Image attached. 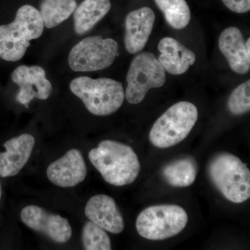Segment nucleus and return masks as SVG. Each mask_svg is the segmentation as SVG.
<instances>
[{
  "mask_svg": "<svg viewBox=\"0 0 250 250\" xmlns=\"http://www.w3.org/2000/svg\"><path fill=\"white\" fill-rule=\"evenodd\" d=\"M88 158L105 182L123 187L132 184L141 172V164L132 147L117 141H102Z\"/></svg>",
  "mask_w": 250,
  "mask_h": 250,
  "instance_id": "obj_1",
  "label": "nucleus"
},
{
  "mask_svg": "<svg viewBox=\"0 0 250 250\" xmlns=\"http://www.w3.org/2000/svg\"><path fill=\"white\" fill-rule=\"evenodd\" d=\"M44 26L40 12L35 7L21 6L12 22L0 26V58L6 62L21 60L30 41L42 35Z\"/></svg>",
  "mask_w": 250,
  "mask_h": 250,
  "instance_id": "obj_2",
  "label": "nucleus"
},
{
  "mask_svg": "<svg viewBox=\"0 0 250 250\" xmlns=\"http://www.w3.org/2000/svg\"><path fill=\"white\" fill-rule=\"evenodd\" d=\"M70 88L95 116L113 114L121 107L125 98L123 84L111 79L77 77L72 81Z\"/></svg>",
  "mask_w": 250,
  "mask_h": 250,
  "instance_id": "obj_3",
  "label": "nucleus"
},
{
  "mask_svg": "<svg viewBox=\"0 0 250 250\" xmlns=\"http://www.w3.org/2000/svg\"><path fill=\"white\" fill-rule=\"evenodd\" d=\"M210 180L225 198L243 203L250 197V171L246 164L229 153L217 154L208 165Z\"/></svg>",
  "mask_w": 250,
  "mask_h": 250,
  "instance_id": "obj_4",
  "label": "nucleus"
},
{
  "mask_svg": "<svg viewBox=\"0 0 250 250\" xmlns=\"http://www.w3.org/2000/svg\"><path fill=\"white\" fill-rule=\"evenodd\" d=\"M198 110L189 102H179L161 115L149 132L153 146L161 149L173 147L188 136L196 124Z\"/></svg>",
  "mask_w": 250,
  "mask_h": 250,
  "instance_id": "obj_5",
  "label": "nucleus"
},
{
  "mask_svg": "<svg viewBox=\"0 0 250 250\" xmlns=\"http://www.w3.org/2000/svg\"><path fill=\"white\" fill-rule=\"evenodd\" d=\"M188 220L187 211L178 205L152 206L140 213L136 228L140 236L146 239L163 241L182 232Z\"/></svg>",
  "mask_w": 250,
  "mask_h": 250,
  "instance_id": "obj_6",
  "label": "nucleus"
},
{
  "mask_svg": "<svg viewBox=\"0 0 250 250\" xmlns=\"http://www.w3.org/2000/svg\"><path fill=\"white\" fill-rule=\"evenodd\" d=\"M166 79L165 70L154 54H139L131 62L126 76V101L131 104L141 103L149 90L165 84Z\"/></svg>",
  "mask_w": 250,
  "mask_h": 250,
  "instance_id": "obj_7",
  "label": "nucleus"
},
{
  "mask_svg": "<svg viewBox=\"0 0 250 250\" xmlns=\"http://www.w3.org/2000/svg\"><path fill=\"white\" fill-rule=\"evenodd\" d=\"M118 55L116 41L101 36H90L72 47L68 63L73 71H98L111 66Z\"/></svg>",
  "mask_w": 250,
  "mask_h": 250,
  "instance_id": "obj_8",
  "label": "nucleus"
},
{
  "mask_svg": "<svg viewBox=\"0 0 250 250\" xmlns=\"http://www.w3.org/2000/svg\"><path fill=\"white\" fill-rule=\"evenodd\" d=\"M21 216L28 228L45 235L55 243H67L71 238L72 228L66 218L48 213L38 206L24 207Z\"/></svg>",
  "mask_w": 250,
  "mask_h": 250,
  "instance_id": "obj_9",
  "label": "nucleus"
},
{
  "mask_svg": "<svg viewBox=\"0 0 250 250\" xmlns=\"http://www.w3.org/2000/svg\"><path fill=\"white\" fill-rule=\"evenodd\" d=\"M11 79L20 88L16 100L26 108L29 107L33 99L45 100L52 93V83L46 78L44 69L40 66L21 65L13 72Z\"/></svg>",
  "mask_w": 250,
  "mask_h": 250,
  "instance_id": "obj_10",
  "label": "nucleus"
},
{
  "mask_svg": "<svg viewBox=\"0 0 250 250\" xmlns=\"http://www.w3.org/2000/svg\"><path fill=\"white\" fill-rule=\"evenodd\" d=\"M87 167L82 152L71 149L62 157L52 163L47 170V177L54 185L74 187L84 181Z\"/></svg>",
  "mask_w": 250,
  "mask_h": 250,
  "instance_id": "obj_11",
  "label": "nucleus"
},
{
  "mask_svg": "<svg viewBox=\"0 0 250 250\" xmlns=\"http://www.w3.org/2000/svg\"><path fill=\"white\" fill-rule=\"evenodd\" d=\"M250 39L245 41L239 29L230 27L224 29L218 39L220 52L228 60L230 68L241 75L250 70Z\"/></svg>",
  "mask_w": 250,
  "mask_h": 250,
  "instance_id": "obj_12",
  "label": "nucleus"
},
{
  "mask_svg": "<svg viewBox=\"0 0 250 250\" xmlns=\"http://www.w3.org/2000/svg\"><path fill=\"white\" fill-rule=\"evenodd\" d=\"M155 21L150 8L142 7L131 11L125 19V46L129 53L142 51L147 44Z\"/></svg>",
  "mask_w": 250,
  "mask_h": 250,
  "instance_id": "obj_13",
  "label": "nucleus"
},
{
  "mask_svg": "<svg viewBox=\"0 0 250 250\" xmlns=\"http://www.w3.org/2000/svg\"><path fill=\"white\" fill-rule=\"evenodd\" d=\"M85 215L90 221L108 232L119 234L125 229L124 218L116 202L106 195L90 197L85 208Z\"/></svg>",
  "mask_w": 250,
  "mask_h": 250,
  "instance_id": "obj_14",
  "label": "nucleus"
},
{
  "mask_svg": "<svg viewBox=\"0 0 250 250\" xmlns=\"http://www.w3.org/2000/svg\"><path fill=\"white\" fill-rule=\"evenodd\" d=\"M34 146L35 139L29 134L6 141V151L0 153V177H14L19 173L29 161Z\"/></svg>",
  "mask_w": 250,
  "mask_h": 250,
  "instance_id": "obj_15",
  "label": "nucleus"
},
{
  "mask_svg": "<svg viewBox=\"0 0 250 250\" xmlns=\"http://www.w3.org/2000/svg\"><path fill=\"white\" fill-rule=\"evenodd\" d=\"M158 49L161 52L159 62L164 70L172 75L185 73L196 61V55L192 51L172 38L161 39Z\"/></svg>",
  "mask_w": 250,
  "mask_h": 250,
  "instance_id": "obj_16",
  "label": "nucleus"
},
{
  "mask_svg": "<svg viewBox=\"0 0 250 250\" xmlns=\"http://www.w3.org/2000/svg\"><path fill=\"white\" fill-rule=\"evenodd\" d=\"M111 8L110 0H84L75 11V32L78 35H83L91 30Z\"/></svg>",
  "mask_w": 250,
  "mask_h": 250,
  "instance_id": "obj_17",
  "label": "nucleus"
},
{
  "mask_svg": "<svg viewBox=\"0 0 250 250\" xmlns=\"http://www.w3.org/2000/svg\"><path fill=\"white\" fill-rule=\"evenodd\" d=\"M162 174L166 182L172 187H190L196 179V161L190 157L172 161L164 166Z\"/></svg>",
  "mask_w": 250,
  "mask_h": 250,
  "instance_id": "obj_18",
  "label": "nucleus"
},
{
  "mask_svg": "<svg viewBox=\"0 0 250 250\" xmlns=\"http://www.w3.org/2000/svg\"><path fill=\"white\" fill-rule=\"evenodd\" d=\"M76 8V0H42L39 12L44 25L52 29L70 17Z\"/></svg>",
  "mask_w": 250,
  "mask_h": 250,
  "instance_id": "obj_19",
  "label": "nucleus"
},
{
  "mask_svg": "<svg viewBox=\"0 0 250 250\" xmlns=\"http://www.w3.org/2000/svg\"><path fill=\"white\" fill-rule=\"evenodd\" d=\"M162 11L166 22L175 29L187 27L191 18L190 10L186 0H154Z\"/></svg>",
  "mask_w": 250,
  "mask_h": 250,
  "instance_id": "obj_20",
  "label": "nucleus"
},
{
  "mask_svg": "<svg viewBox=\"0 0 250 250\" xmlns=\"http://www.w3.org/2000/svg\"><path fill=\"white\" fill-rule=\"evenodd\" d=\"M82 243L86 250H111L109 236L104 229L93 222L85 223L82 229Z\"/></svg>",
  "mask_w": 250,
  "mask_h": 250,
  "instance_id": "obj_21",
  "label": "nucleus"
},
{
  "mask_svg": "<svg viewBox=\"0 0 250 250\" xmlns=\"http://www.w3.org/2000/svg\"><path fill=\"white\" fill-rule=\"evenodd\" d=\"M229 111L234 116H241L250 110V81L238 85L229 98Z\"/></svg>",
  "mask_w": 250,
  "mask_h": 250,
  "instance_id": "obj_22",
  "label": "nucleus"
},
{
  "mask_svg": "<svg viewBox=\"0 0 250 250\" xmlns=\"http://www.w3.org/2000/svg\"><path fill=\"white\" fill-rule=\"evenodd\" d=\"M228 9L237 14H245L250 10V0H222Z\"/></svg>",
  "mask_w": 250,
  "mask_h": 250,
  "instance_id": "obj_23",
  "label": "nucleus"
},
{
  "mask_svg": "<svg viewBox=\"0 0 250 250\" xmlns=\"http://www.w3.org/2000/svg\"><path fill=\"white\" fill-rule=\"evenodd\" d=\"M1 184H0V200H1Z\"/></svg>",
  "mask_w": 250,
  "mask_h": 250,
  "instance_id": "obj_24",
  "label": "nucleus"
}]
</instances>
